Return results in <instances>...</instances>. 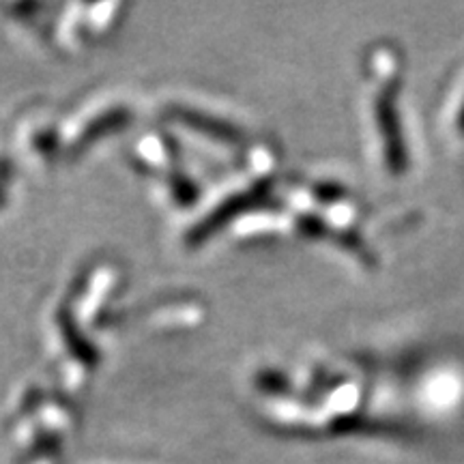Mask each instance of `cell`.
<instances>
[{"mask_svg":"<svg viewBox=\"0 0 464 464\" xmlns=\"http://www.w3.org/2000/svg\"><path fill=\"white\" fill-rule=\"evenodd\" d=\"M404 63L402 56H393L387 78L376 86L372 97L374 127L379 133L381 160L387 174L404 177L411 170L413 150H411L409 133L402 114V89H404Z\"/></svg>","mask_w":464,"mask_h":464,"instance_id":"6da1fadb","label":"cell"},{"mask_svg":"<svg viewBox=\"0 0 464 464\" xmlns=\"http://www.w3.org/2000/svg\"><path fill=\"white\" fill-rule=\"evenodd\" d=\"M440 138L454 149H464V54L451 69L437 108Z\"/></svg>","mask_w":464,"mask_h":464,"instance_id":"7a4b0ae2","label":"cell"}]
</instances>
